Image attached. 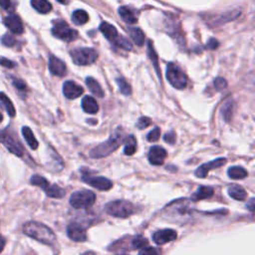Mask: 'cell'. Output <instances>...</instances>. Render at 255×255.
Wrapping results in <instances>:
<instances>
[{
    "label": "cell",
    "instance_id": "obj_11",
    "mask_svg": "<svg viewBox=\"0 0 255 255\" xmlns=\"http://www.w3.org/2000/svg\"><path fill=\"white\" fill-rule=\"evenodd\" d=\"M67 234L70 239L76 242H84L87 240L86 229L77 222H72L68 225Z\"/></svg>",
    "mask_w": 255,
    "mask_h": 255
},
{
    "label": "cell",
    "instance_id": "obj_31",
    "mask_svg": "<svg viewBox=\"0 0 255 255\" xmlns=\"http://www.w3.org/2000/svg\"><path fill=\"white\" fill-rule=\"evenodd\" d=\"M232 110H233V104L232 101H227L225 102L222 107H221V114L222 117L226 122H228L232 116Z\"/></svg>",
    "mask_w": 255,
    "mask_h": 255
},
{
    "label": "cell",
    "instance_id": "obj_7",
    "mask_svg": "<svg viewBox=\"0 0 255 255\" xmlns=\"http://www.w3.org/2000/svg\"><path fill=\"white\" fill-rule=\"evenodd\" d=\"M71 57L76 65L86 66L94 63L98 58V53L92 48H78L71 52Z\"/></svg>",
    "mask_w": 255,
    "mask_h": 255
},
{
    "label": "cell",
    "instance_id": "obj_26",
    "mask_svg": "<svg viewBox=\"0 0 255 255\" xmlns=\"http://www.w3.org/2000/svg\"><path fill=\"white\" fill-rule=\"evenodd\" d=\"M0 105L5 109V111L8 113V115L10 117L15 116L16 111H15V108L13 106V103L11 102V100L4 93H0Z\"/></svg>",
    "mask_w": 255,
    "mask_h": 255
},
{
    "label": "cell",
    "instance_id": "obj_48",
    "mask_svg": "<svg viewBox=\"0 0 255 255\" xmlns=\"http://www.w3.org/2000/svg\"><path fill=\"white\" fill-rule=\"evenodd\" d=\"M58 2L62 3V4H68L69 3V0H58Z\"/></svg>",
    "mask_w": 255,
    "mask_h": 255
},
{
    "label": "cell",
    "instance_id": "obj_47",
    "mask_svg": "<svg viewBox=\"0 0 255 255\" xmlns=\"http://www.w3.org/2000/svg\"><path fill=\"white\" fill-rule=\"evenodd\" d=\"M4 246H5V239L3 238V236L0 233V252L3 250Z\"/></svg>",
    "mask_w": 255,
    "mask_h": 255
},
{
    "label": "cell",
    "instance_id": "obj_17",
    "mask_svg": "<svg viewBox=\"0 0 255 255\" xmlns=\"http://www.w3.org/2000/svg\"><path fill=\"white\" fill-rule=\"evenodd\" d=\"M49 70L51 74L58 77H63L66 74L67 69L65 63L62 60L55 56H51L49 59Z\"/></svg>",
    "mask_w": 255,
    "mask_h": 255
},
{
    "label": "cell",
    "instance_id": "obj_3",
    "mask_svg": "<svg viewBox=\"0 0 255 255\" xmlns=\"http://www.w3.org/2000/svg\"><path fill=\"white\" fill-rule=\"evenodd\" d=\"M105 211L114 217L127 218L135 212V206L128 200H114L105 206Z\"/></svg>",
    "mask_w": 255,
    "mask_h": 255
},
{
    "label": "cell",
    "instance_id": "obj_28",
    "mask_svg": "<svg viewBox=\"0 0 255 255\" xmlns=\"http://www.w3.org/2000/svg\"><path fill=\"white\" fill-rule=\"evenodd\" d=\"M228 176L231 179H243L247 176V171L241 166H231L227 171Z\"/></svg>",
    "mask_w": 255,
    "mask_h": 255
},
{
    "label": "cell",
    "instance_id": "obj_16",
    "mask_svg": "<svg viewBox=\"0 0 255 255\" xmlns=\"http://www.w3.org/2000/svg\"><path fill=\"white\" fill-rule=\"evenodd\" d=\"M5 26L15 34H21L24 31V27L20 17L16 14H10L9 16L5 17L3 20Z\"/></svg>",
    "mask_w": 255,
    "mask_h": 255
},
{
    "label": "cell",
    "instance_id": "obj_45",
    "mask_svg": "<svg viewBox=\"0 0 255 255\" xmlns=\"http://www.w3.org/2000/svg\"><path fill=\"white\" fill-rule=\"evenodd\" d=\"M255 199H254V197H251L250 198V200H249V202L247 203V208L251 211V212H253L254 211V209H255Z\"/></svg>",
    "mask_w": 255,
    "mask_h": 255
},
{
    "label": "cell",
    "instance_id": "obj_35",
    "mask_svg": "<svg viewBox=\"0 0 255 255\" xmlns=\"http://www.w3.org/2000/svg\"><path fill=\"white\" fill-rule=\"evenodd\" d=\"M114 44L117 45L118 47L126 49V50H130L131 49V44L123 36H119Z\"/></svg>",
    "mask_w": 255,
    "mask_h": 255
},
{
    "label": "cell",
    "instance_id": "obj_20",
    "mask_svg": "<svg viewBox=\"0 0 255 255\" xmlns=\"http://www.w3.org/2000/svg\"><path fill=\"white\" fill-rule=\"evenodd\" d=\"M82 108H83L84 112L91 114V115H94V114L98 113V111H99V105H98L97 101L91 96H86L83 98Z\"/></svg>",
    "mask_w": 255,
    "mask_h": 255
},
{
    "label": "cell",
    "instance_id": "obj_22",
    "mask_svg": "<svg viewBox=\"0 0 255 255\" xmlns=\"http://www.w3.org/2000/svg\"><path fill=\"white\" fill-rule=\"evenodd\" d=\"M119 14L121 18L128 24H134L136 22V17L134 12L127 6H122L119 9Z\"/></svg>",
    "mask_w": 255,
    "mask_h": 255
},
{
    "label": "cell",
    "instance_id": "obj_5",
    "mask_svg": "<svg viewBox=\"0 0 255 255\" xmlns=\"http://www.w3.org/2000/svg\"><path fill=\"white\" fill-rule=\"evenodd\" d=\"M31 183L34 185L39 186L42 190L45 191V193L49 196V197H53V198H62L65 195V190L63 188H61L59 185L57 184H51L46 178H44L43 176L40 175H33L31 177Z\"/></svg>",
    "mask_w": 255,
    "mask_h": 255
},
{
    "label": "cell",
    "instance_id": "obj_39",
    "mask_svg": "<svg viewBox=\"0 0 255 255\" xmlns=\"http://www.w3.org/2000/svg\"><path fill=\"white\" fill-rule=\"evenodd\" d=\"M213 84H214V87H215V89H216L217 91H221V90L225 89L226 86H227V82H226L223 78H220V77L216 78V79L214 80Z\"/></svg>",
    "mask_w": 255,
    "mask_h": 255
},
{
    "label": "cell",
    "instance_id": "obj_41",
    "mask_svg": "<svg viewBox=\"0 0 255 255\" xmlns=\"http://www.w3.org/2000/svg\"><path fill=\"white\" fill-rule=\"evenodd\" d=\"M175 132L174 131H168L163 135V139L165 142L169 143V144H174L175 143Z\"/></svg>",
    "mask_w": 255,
    "mask_h": 255
},
{
    "label": "cell",
    "instance_id": "obj_38",
    "mask_svg": "<svg viewBox=\"0 0 255 255\" xmlns=\"http://www.w3.org/2000/svg\"><path fill=\"white\" fill-rule=\"evenodd\" d=\"M160 135V129L158 128H154L151 131H149L146 135V138L148 141H156L159 138Z\"/></svg>",
    "mask_w": 255,
    "mask_h": 255
},
{
    "label": "cell",
    "instance_id": "obj_9",
    "mask_svg": "<svg viewBox=\"0 0 255 255\" xmlns=\"http://www.w3.org/2000/svg\"><path fill=\"white\" fill-rule=\"evenodd\" d=\"M52 34L61 40H65L67 42L73 41L78 37V33L76 30L72 29L66 22L61 21L54 25L52 28Z\"/></svg>",
    "mask_w": 255,
    "mask_h": 255
},
{
    "label": "cell",
    "instance_id": "obj_29",
    "mask_svg": "<svg viewBox=\"0 0 255 255\" xmlns=\"http://www.w3.org/2000/svg\"><path fill=\"white\" fill-rule=\"evenodd\" d=\"M126 144L124 147V153L126 155H132L136 149V141L133 135H128L126 139Z\"/></svg>",
    "mask_w": 255,
    "mask_h": 255
},
{
    "label": "cell",
    "instance_id": "obj_13",
    "mask_svg": "<svg viewBox=\"0 0 255 255\" xmlns=\"http://www.w3.org/2000/svg\"><path fill=\"white\" fill-rule=\"evenodd\" d=\"M165 157H166V150L159 145L151 146L147 153L148 161L152 165H161L164 162Z\"/></svg>",
    "mask_w": 255,
    "mask_h": 255
},
{
    "label": "cell",
    "instance_id": "obj_12",
    "mask_svg": "<svg viewBox=\"0 0 255 255\" xmlns=\"http://www.w3.org/2000/svg\"><path fill=\"white\" fill-rule=\"evenodd\" d=\"M226 163V158L224 157H219V158H216L212 161H209V162H206V163H203L202 165H200L196 171H195V175L197 177H200V178H203L205 177L208 172L211 170V169H215V168H218L222 165H224Z\"/></svg>",
    "mask_w": 255,
    "mask_h": 255
},
{
    "label": "cell",
    "instance_id": "obj_30",
    "mask_svg": "<svg viewBox=\"0 0 255 255\" xmlns=\"http://www.w3.org/2000/svg\"><path fill=\"white\" fill-rule=\"evenodd\" d=\"M72 19H73V22L77 25H83L85 24L89 17H88V14L86 11L84 10H76L74 11L73 15H72Z\"/></svg>",
    "mask_w": 255,
    "mask_h": 255
},
{
    "label": "cell",
    "instance_id": "obj_40",
    "mask_svg": "<svg viewBox=\"0 0 255 255\" xmlns=\"http://www.w3.org/2000/svg\"><path fill=\"white\" fill-rule=\"evenodd\" d=\"M148 55H149V59L152 61V63H153V65H154V67L156 68V70L158 71V67H157V57H156V54H155V52H154V50H153V48L151 47V45H150V42L148 43Z\"/></svg>",
    "mask_w": 255,
    "mask_h": 255
},
{
    "label": "cell",
    "instance_id": "obj_18",
    "mask_svg": "<svg viewBox=\"0 0 255 255\" xmlns=\"http://www.w3.org/2000/svg\"><path fill=\"white\" fill-rule=\"evenodd\" d=\"M100 30L101 32L104 34V36L111 42L115 43V41L118 39L119 35H118V31L117 29L111 25L110 23L108 22H103L101 25H100Z\"/></svg>",
    "mask_w": 255,
    "mask_h": 255
},
{
    "label": "cell",
    "instance_id": "obj_43",
    "mask_svg": "<svg viewBox=\"0 0 255 255\" xmlns=\"http://www.w3.org/2000/svg\"><path fill=\"white\" fill-rule=\"evenodd\" d=\"M0 65L5 67V68H9V69L15 67L14 62H12V61H10V60H8L6 58H0Z\"/></svg>",
    "mask_w": 255,
    "mask_h": 255
},
{
    "label": "cell",
    "instance_id": "obj_33",
    "mask_svg": "<svg viewBox=\"0 0 255 255\" xmlns=\"http://www.w3.org/2000/svg\"><path fill=\"white\" fill-rule=\"evenodd\" d=\"M146 244H147V239L140 235H137L131 241V248L132 249H140V248L146 246Z\"/></svg>",
    "mask_w": 255,
    "mask_h": 255
},
{
    "label": "cell",
    "instance_id": "obj_19",
    "mask_svg": "<svg viewBox=\"0 0 255 255\" xmlns=\"http://www.w3.org/2000/svg\"><path fill=\"white\" fill-rule=\"evenodd\" d=\"M214 193V190L210 186H199L197 190L191 195V200L192 201H199L202 199L210 198Z\"/></svg>",
    "mask_w": 255,
    "mask_h": 255
},
{
    "label": "cell",
    "instance_id": "obj_34",
    "mask_svg": "<svg viewBox=\"0 0 255 255\" xmlns=\"http://www.w3.org/2000/svg\"><path fill=\"white\" fill-rule=\"evenodd\" d=\"M138 255H161L160 250L154 248V247H149V246H144L139 249Z\"/></svg>",
    "mask_w": 255,
    "mask_h": 255
},
{
    "label": "cell",
    "instance_id": "obj_15",
    "mask_svg": "<svg viewBox=\"0 0 255 255\" xmlns=\"http://www.w3.org/2000/svg\"><path fill=\"white\" fill-rule=\"evenodd\" d=\"M83 88L73 81H66L63 85V93L67 99H77L83 94Z\"/></svg>",
    "mask_w": 255,
    "mask_h": 255
},
{
    "label": "cell",
    "instance_id": "obj_44",
    "mask_svg": "<svg viewBox=\"0 0 255 255\" xmlns=\"http://www.w3.org/2000/svg\"><path fill=\"white\" fill-rule=\"evenodd\" d=\"M0 6L3 9H9L11 7V0H0Z\"/></svg>",
    "mask_w": 255,
    "mask_h": 255
},
{
    "label": "cell",
    "instance_id": "obj_1",
    "mask_svg": "<svg viewBox=\"0 0 255 255\" xmlns=\"http://www.w3.org/2000/svg\"><path fill=\"white\" fill-rule=\"evenodd\" d=\"M23 232L27 236L46 245H53L56 242L55 233L47 225L41 222L29 221L25 223L23 226Z\"/></svg>",
    "mask_w": 255,
    "mask_h": 255
},
{
    "label": "cell",
    "instance_id": "obj_27",
    "mask_svg": "<svg viewBox=\"0 0 255 255\" xmlns=\"http://www.w3.org/2000/svg\"><path fill=\"white\" fill-rule=\"evenodd\" d=\"M128 34L131 38V40L135 43L137 46H142L143 41H144V35L142 31L139 28H128Z\"/></svg>",
    "mask_w": 255,
    "mask_h": 255
},
{
    "label": "cell",
    "instance_id": "obj_32",
    "mask_svg": "<svg viewBox=\"0 0 255 255\" xmlns=\"http://www.w3.org/2000/svg\"><path fill=\"white\" fill-rule=\"evenodd\" d=\"M117 84L120 88V91L123 95H130L131 93V88L129 86V84L124 79V78H117Z\"/></svg>",
    "mask_w": 255,
    "mask_h": 255
},
{
    "label": "cell",
    "instance_id": "obj_14",
    "mask_svg": "<svg viewBox=\"0 0 255 255\" xmlns=\"http://www.w3.org/2000/svg\"><path fill=\"white\" fill-rule=\"evenodd\" d=\"M176 239V232L172 229H162L153 233L152 240L157 245H163Z\"/></svg>",
    "mask_w": 255,
    "mask_h": 255
},
{
    "label": "cell",
    "instance_id": "obj_37",
    "mask_svg": "<svg viewBox=\"0 0 255 255\" xmlns=\"http://www.w3.org/2000/svg\"><path fill=\"white\" fill-rule=\"evenodd\" d=\"M150 124H151V120H150L149 118H147V117H141V118L138 119V121H137V123H136V127H137V128H139V129H143V128H147L148 126H150Z\"/></svg>",
    "mask_w": 255,
    "mask_h": 255
},
{
    "label": "cell",
    "instance_id": "obj_49",
    "mask_svg": "<svg viewBox=\"0 0 255 255\" xmlns=\"http://www.w3.org/2000/svg\"><path fill=\"white\" fill-rule=\"evenodd\" d=\"M83 255H96L94 252H92V251H88V252H86V253H84Z\"/></svg>",
    "mask_w": 255,
    "mask_h": 255
},
{
    "label": "cell",
    "instance_id": "obj_23",
    "mask_svg": "<svg viewBox=\"0 0 255 255\" xmlns=\"http://www.w3.org/2000/svg\"><path fill=\"white\" fill-rule=\"evenodd\" d=\"M86 85L89 88L90 92L92 94H94L95 96L99 97V98H103L104 97V91L102 89V87L100 86V84L92 77H89L86 79Z\"/></svg>",
    "mask_w": 255,
    "mask_h": 255
},
{
    "label": "cell",
    "instance_id": "obj_10",
    "mask_svg": "<svg viewBox=\"0 0 255 255\" xmlns=\"http://www.w3.org/2000/svg\"><path fill=\"white\" fill-rule=\"evenodd\" d=\"M82 180L99 190H109L113 186V182L103 176H91L88 174H83Z\"/></svg>",
    "mask_w": 255,
    "mask_h": 255
},
{
    "label": "cell",
    "instance_id": "obj_4",
    "mask_svg": "<svg viewBox=\"0 0 255 255\" xmlns=\"http://www.w3.org/2000/svg\"><path fill=\"white\" fill-rule=\"evenodd\" d=\"M96 201V195L91 190H79L70 196L69 202L72 205V207L76 209H86L90 208L94 205Z\"/></svg>",
    "mask_w": 255,
    "mask_h": 255
},
{
    "label": "cell",
    "instance_id": "obj_46",
    "mask_svg": "<svg viewBox=\"0 0 255 255\" xmlns=\"http://www.w3.org/2000/svg\"><path fill=\"white\" fill-rule=\"evenodd\" d=\"M218 45H219V43H218L215 39H210L209 42H208V44H207V46H208L210 49H216V48L218 47Z\"/></svg>",
    "mask_w": 255,
    "mask_h": 255
},
{
    "label": "cell",
    "instance_id": "obj_24",
    "mask_svg": "<svg viewBox=\"0 0 255 255\" xmlns=\"http://www.w3.org/2000/svg\"><path fill=\"white\" fill-rule=\"evenodd\" d=\"M32 7L39 13L46 14L52 10V5L47 0H31Z\"/></svg>",
    "mask_w": 255,
    "mask_h": 255
},
{
    "label": "cell",
    "instance_id": "obj_6",
    "mask_svg": "<svg viewBox=\"0 0 255 255\" xmlns=\"http://www.w3.org/2000/svg\"><path fill=\"white\" fill-rule=\"evenodd\" d=\"M166 79L169 84L176 89H184L187 85V77L183 71L175 64L169 63L166 68Z\"/></svg>",
    "mask_w": 255,
    "mask_h": 255
},
{
    "label": "cell",
    "instance_id": "obj_2",
    "mask_svg": "<svg viewBox=\"0 0 255 255\" xmlns=\"http://www.w3.org/2000/svg\"><path fill=\"white\" fill-rule=\"evenodd\" d=\"M124 135L123 131L116 130L113 135L110 136V138L101 144L95 146L92 148L89 152L90 156L93 158H101L110 155L112 152H114L123 142H124Z\"/></svg>",
    "mask_w": 255,
    "mask_h": 255
},
{
    "label": "cell",
    "instance_id": "obj_50",
    "mask_svg": "<svg viewBox=\"0 0 255 255\" xmlns=\"http://www.w3.org/2000/svg\"><path fill=\"white\" fill-rule=\"evenodd\" d=\"M2 120H3V117H2V114L0 113V123L2 122Z\"/></svg>",
    "mask_w": 255,
    "mask_h": 255
},
{
    "label": "cell",
    "instance_id": "obj_8",
    "mask_svg": "<svg viewBox=\"0 0 255 255\" xmlns=\"http://www.w3.org/2000/svg\"><path fill=\"white\" fill-rule=\"evenodd\" d=\"M0 140L1 142L15 155L22 156L23 155V146L18 138L10 131L3 130L0 132Z\"/></svg>",
    "mask_w": 255,
    "mask_h": 255
},
{
    "label": "cell",
    "instance_id": "obj_42",
    "mask_svg": "<svg viewBox=\"0 0 255 255\" xmlns=\"http://www.w3.org/2000/svg\"><path fill=\"white\" fill-rule=\"evenodd\" d=\"M13 85L18 91H26V84L22 80H13Z\"/></svg>",
    "mask_w": 255,
    "mask_h": 255
},
{
    "label": "cell",
    "instance_id": "obj_36",
    "mask_svg": "<svg viewBox=\"0 0 255 255\" xmlns=\"http://www.w3.org/2000/svg\"><path fill=\"white\" fill-rule=\"evenodd\" d=\"M1 42L3 45L7 46V47H12L16 44V40L14 37H12L10 34H5L4 36H2L1 38Z\"/></svg>",
    "mask_w": 255,
    "mask_h": 255
},
{
    "label": "cell",
    "instance_id": "obj_21",
    "mask_svg": "<svg viewBox=\"0 0 255 255\" xmlns=\"http://www.w3.org/2000/svg\"><path fill=\"white\" fill-rule=\"evenodd\" d=\"M228 194L233 199L239 200V201L244 200L246 198V196H247L246 190L242 186L236 185V184L231 185V186L228 187Z\"/></svg>",
    "mask_w": 255,
    "mask_h": 255
},
{
    "label": "cell",
    "instance_id": "obj_25",
    "mask_svg": "<svg viewBox=\"0 0 255 255\" xmlns=\"http://www.w3.org/2000/svg\"><path fill=\"white\" fill-rule=\"evenodd\" d=\"M22 134H23L24 138L26 139L27 143L29 144V146H30L32 149H37L39 143H38V141H37V139H36V137H35L33 131L31 130V128H28V127H24V128H22Z\"/></svg>",
    "mask_w": 255,
    "mask_h": 255
}]
</instances>
